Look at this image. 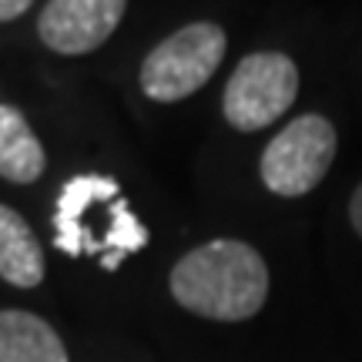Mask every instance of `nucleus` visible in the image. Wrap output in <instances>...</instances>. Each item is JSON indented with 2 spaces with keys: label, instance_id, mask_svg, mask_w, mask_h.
Returning <instances> with one entry per match:
<instances>
[{
  "label": "nucleus",
  "instance_id": "nucleus-1",
  "mask_svg": "<svg viewBox=\"0 0 362 362\" xmlns=\"http://www.w3.org/2000/svg\"><path fill=\"white\" fill-rule=\"evenodd\" d=\"M171 296L181 309L215 322H245L269 298V269L238 238H215L171 269Z\"/></svg>",
  "mask_w": 362,
  "mask_h": 362
},
{
  "label": "nucleus",
  "instance_id": "nucleus-2",
  "mask_svg": "<svg viewBox=\"0 0 362 362\" xmlns=\"http://www.w3.org/2000/svg\"><path fill=\"white\" fill-rule=\"evenodd\" d=\"M225 30L211 21H194L165 37L141 64L144 98L161 104L185 101L202 90L225 57Z\"/></svg>",
  "mask_w": 362,
  "mask_h": 362
},
{
  "label": "nucleus",
  "instance_id": "nucleus-3",
  "mask_svg": "<svg viewBox=\"0 0 362 362\" xmlns=\"http://www.w3.org/2000/svg\"><path fill=\"white\" fill-rule=\"evenodd\" d=\"M298 94V67L288 54L255 51L242 57L221 94L225 121L238 131H262L292 107Z\"/></svg>",
  "mask_w": 362,
  "mask_h": 362
},
{
  "label": "nucleus",
  "instance_id": "nucleus-4",
  "mask_svg": "<svg viewBox=\"0 0 362 362\" xmlns=\"http://www.w3.org/2000/svg\"><path fill=\"white\" fill-rule=\"evenodd\" d=\"M336 128L322 115H302L285 124L262 155V181L272 194L302 198L309 194L336 158Z\"/></svg>",
  "mask_w": 362,
  "mask_h": 362
},
{
  "label": "nucleus",
  "instance_id": "nucleus-5",
  "mask_svg": "<svg viewBox=\"0 0 362 362\" xmlns=\"http://www.w3.org/2000/svg\"><path fill=\"white\" fill-rule=\"evenodd\" d=\"M128 11V0H47L37 17L40 40L57 54L78 57L98 51Z\"/></svg>",
  "mask_w": 362,
  "mask_h": 362
},
{
  "label": "nucleus",
  "instance_id": "nucleus-6",
  "mask_svg": "<svg viewBox=\"0 0 362 362\" xmlns=\"http://www.w3.org/2000/svg\"><path fill=\"white\" fill-rule=\"evenodd\" d=\"M98 198H121L115 178L107 175H78L64 185V192L57 194L54 208V245L64 255H94V238L90 228L84 225V211L98 205Z\"/></svg>",
  "mask_w": 362,
  "mask_h": 362
},
{
  "label": "nucleus",
  "instance_id": "nucleus-7",
  "mask_svg": "<svg viewBox=\"0 0 362 362\" xmlns=\"http://www.w3.org/2000/svg\"><path fill=\"white\" fill-rule=\"evenodd\" d=\"M0 362H67L61 336L40 315L24 309L0 312Z\"/></svg>",
  "mask_w": 362,
  "mask_h": 362
},
{
  "label": "nucleus",
  "instance_id": "nucleus-8",
  "mask_svg": "<svg viewBox=\"0 0 362 362\" xmlns=\"http://www.w3.org/2000/svg\"><path fill=\"white\" fill-rule=\"evenodd\" d=\"M0 279L17 288L44 282V252L21 211L0 205Z\"/></svg>",
  "mask_w": 362,
  "mask_h": 362
},
{
  "label": "nucleus",
  "instance_id": "nucleus-9",
  "mask_svg": "<svg viewBox=\"0 0 362 362\" xmlns=\"http://www.w3.org/2000/svg\"><path fill=\"white\" fill-rule=\"evenodd\" d=\"M47 168V155L27 117L13 104H0V175L13 185H30Z\"/></svg>",
  "mask_w": 362,
  "mask_h": 362
},
{
  "label": "nucleus",
  "instance_id": "nucleus-10",
  "mask_svg": "<svg viewBox=\"0 0 362 362\" xmlns=\"http://www.w3.org/2000/svg\"><path fill=\"white\" fill-rule=\"evenodd\" d=\"M144 245H148V228L131 215L128 202L117 198L111 205V235H107V252L101 255V265L107 272H115L131 252H138Z\"/></svg>",
  "mask_w": 362,
  "mask_h": 362
},
{
  "label": "nucleus",
  "instance_id": "nucleus-11",
  "mask_svg": "<svg viewBox=\"0 0 362 362\" xmlns=\"http://www.w3.org/2000/svg\"><path fill=\"white\" fill-rule=\"evenodd\" d=\"M30 4H34V0H0V24L17 21L21 13L30 11Z\"/></svg>",
  "mask_w": 362,
  "mask_h": 362
},
{
  "label": "nucleus",
  "instance_id": "nucleus-12",
  "mask_svg": "<svg viewBox=\"0 0 362 362\" xmlns=\"http://www.w3.org/2000/svg\"><path fill=\"white\" fill-rule=\"evenodd\" d=\"M349 221H352V228H356V235L362 238V181L349 198Z\"/></svg>",
  "mask_w": 362,
  "mask_h": 362
}]
</instances>
